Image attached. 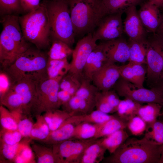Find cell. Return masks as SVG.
<instances>
[{"mask_svg":"<svg viewBox=\"0 0 163 163\" xmlns=\"http://www.w3.org/2000/svg\"><path fill=\"white\" fill-rule=\"evenodd\" d=\"M163 145V144H162ZM162 145L144 137L138 139L128 138L109 156L105 163H159Z\"/></svg>","mask_w":163,"mask_h":163,"instance_id":"cell-1","label":"cell"},{"mask_svg":"<svg viewBox=\"0 0 163 163\" xmlns=\"http://www.w3.org/2000/svg\"><path fill=\"white\" fill-rule=\"evenodd\" d=\"M21 28L25 40L42 50L50 45L51 36L49 19L46 3L36 9L19 17Z\"/></svg>","mask_w":163,"mask_h":163,"instance_id":"cell-2","label":"cell"},{"mask_svg":"<svg viewBox=\"0 0 163 163\" xmlns=\"http://www.w3.org/2000/svg\"><path fill=\"white\" fill-rule=\"evenodd\" d=\"M48 57L41 50L30 47L14 63L4 70L12 84L24 78L37 81L48 77L46 66Z\"/></svg>","mask_w":163,"mask_h":163,"instance_id":"cell-3","label":"cell"},{"mask_svg":"<svg viewBox=\"0 0 163 163\" xmlns=\"http://www.w3.org/2000/svg\"><path fill=\"white\" fill-rule=\"evenodd\" d=\"M75 35L93 33L106 16L100 0H68Z\"/></svg>","mask_w":163,"mask_h":163,"instance_id":"cell-4","label":"cell"},{"mask_svg":"<svg viewBox=\"0 0 163 163\" xmlns=\"http://www.w3.org/2000/svg\"><path fill=\"white\" fill-rule=\"evenodd\" d=\"M51 36L70 47L75 42V34L68 0H50L46 2Z\"/></svg>","mask_w":163,"mask_h":163,"instance_id":"cell-5","label":"cell"},{"mask_svg":"<svg viewBox=\"0 0 163 163\" xmlns=\"http://www.w3.org/2000/svg\"><path fill=\"white\" fill-rule=\"evenodd\" d=\"M61 79L47 77L37 82L35 99L31 110L35 116L41 115L43 112L59 109L61 106L57 95Z\"/></svg>","mask_w":163,"mask_h":163,"instance_id":"cell-6","label":"cell"},{"mask_svg":"<svg viewBox=\"0 0 163 163\" xmlns=\"http://www.w3.org/2000/svg\"><path fill=\"white\" fill-rule=\"evenodd\" d=\"M113 88L119 96L130 99L142 104L144 103L158 104L163 107V94L154 87L148 89L138 88L120 76Z\"/></svg>","mask_w":163,"mask_h":163,"instance_id":"cell-7","label":"cell"},{"mask_svg":"<svg viewBox=\"0 0 163 163\" xmlns=\"http://www.w3.org/2000/svg\"><path fill=\"white\" fill-rule=\"evenodd\" d=\"M96 42L93 37L92 33H88L78 41L73 50L68 73L81 81L83 78L84 68L90 54L97 44Z\"/></svg>","mask_w":163,"mask_h":163,"instance_id":"cell-8","label":"cell"},{"mask_svg":"<svg viewBox=\"0 0 163 163\" xmlns=\"http://www.w3.org/2000/svg\"><path fill=\"white\" fill-rule=\"evenodd\" d=\"M123 13L121 12L104 17L92 33L94 39L96 41H107L121 37L124 31L122 18Z\"/></svg>","mask_w":163,"mask_h":163,"instance_id":"cell-9","label":"cell"},{"mask_svg":"<svg viewBox=\"0 0 163 163\" xmlns=\"http://www.w3.org/2000/svg\"><path fill=\"white\" fill-rule=\"evenodd\" d=\"M126 17L123 22L124 32L129 40L145 42L147 40V32L139 16L136 6H131L125 11Z\"/></svg>","mask_w":163,"mask_h":163,"instance_id":"cell-10","label":"cell"},{"mask_svg":"<svg viewBox=\"0 0 163 163\" xmlns=\"http://www.w3.org/2000/svg\"><path fill=\"white\" fill-rule=\"evenodd\" d=\"M120 76L119 66L106 62L94 75L91 82L99 91H107L113 88Z\"/></svg>","mask_w":163,"mask_h":163,"instance_id":"cell-11","label":"cell"},{"mask_svg":"<svg viewBox=\"0 0 163 163\" xmlns=\"http://www.w3.org/2000/svg\"><path fill=\"white\" fill-rule=\"evenodd\" d=\"M147 41V77L149 82L157 83L162 79L163 57L158 48L148 40Z\"/></svg>","mask_w":163,"mask_h":163,"instance_id":"cell-12","label":"cell"},{"mask_svg":"<svg viewBox=\"0 0 163 163\" xmlns=\"http://www.w3.org/2000/svg\"><path fill=\"white\" fill-rule=\"evenodd\" d=\"M38 81L28 78L18 80L12 85L11 88L21 96L23 102V112L30 115L34 103Z\"/></svg>","mask_w":163,"mask_h":163,"instance_id":"cell-13","label":"cell"},{"mask_svg":"<svg viewBox=\"0 0 163 163\" xmlns=\"http://www.w3.org/2000/svg\"><path fill=\"white\" fill-rule=\"evenodd\" d=\"M0 22L3 29L14 41L22 53L30 47L23 35L19 17L14 14L2 15Z\"/></svg>","mask_w":163,"mask_h":163,"instance_id":"cell-14","label":"cell"},{"mask_svg":"<svg viewBox=\"0 0 163 163\" xmlns=\"http://www.w3.org/2000/svg\"><path fill=\"white\" fill-rule=\"evenodd\" d=\"M22 53L3 29L0 35V62L3 69L13 64Z\"/></svg>","mask_w":163,"mask_h":163,"instance_id":"cell-15","label":"cell"},{"mask_svg":"<svg viewBox=\"0 0 163 163\" xmlns=\"http://www.w3.org/2000/svg\"><path fill=\"white\" fill-rule=\"evenodd\" d=\"M106 62L105 41L97 44L90 54L83 72V78L91 82L94 75Z\"/></svg>","mask_w":163,"mask_h":163,"instance_id":"cell-16","label":"cell"},{"mask_svg":"<svg viewBox=\"0 0 163 163\" xmlns=\"http://www.w3.org/2000/svg\"><path fill=\"white\" fill-rule=\"evenodd\" d=\"M159 8L148 0L141 4L137 11L139 18L147 32L154 33L162 22Z\"/></svg>","mask_w":163,"mask_h":163,"instance_id":"cell-17","label":"cell"},{"mask_svg":"<svg viewBox=\"0 0 163 163\" xmlns=\"http://www.w3.org/2000/svg\"><path fill=\"white\" fill-rule=\"evenodd\" d=\"M107 62L124 63L128 61L129 47L128 42L121 37L105 41Z\"/></svg>","mask_w":163,"mask_h":163,"instance_id":"cell-18","label":"cell"},{"mask_svg":"<svg viewBox=\"0 0 163 163\" xmlns=\"http://www.w3.org/2000/svg\"><path fill=\"white\" fill-rule=\"evenodd\" d=\"M119 68L120 77L137 88L144 87L146 71L142 64L129 62L126 65L119 66Z\"/></svg>","mask_w":163,"mask_h":163,"instance_id":"cell-19","label":"cell"},{"mask_svg":"<svg viewBox=\"0 0 163 163\" xmlns=\"http://www.w3.org/2000/svg\"><path fill=\"white\" fill-rule=\"evenodd\" d=\"M113 116L96 110L89 113L73 116L65 122L71 123L75 126L82 122L101 124L111 119Z\"/></svg>","mask_w":163,"mask_h":163,"instance_id":"cell-20","label":"cell"},{"mask_svg":"<svg viewBox=\"0 0 163 163\" xmlns=\"http://www.w3.org/2000/svg\"><path fill=\"white\" fill-rule=\"evenodd\" d=\"M62 106L63 110L72 113L73 116L90 113L95 107L94 105L76 95Z\"/></svg>","mask_w":163,"mask_h":163,"instance_id":"cell-21","label":"cell"},{"mask_svg":"<svg viewBox=\"0 0 163 163\" xmlns=\"http://www.w3.org/2000/svg\"><path fill=\"white\" fill-rule=\"evenodd\" d=\"M70 68V64L67 59H48L46 71L48 78L62 79L68 73Z\"/></svg>","mask_w":163,"mask_h":163,"instance_id":"cell-22","label":"cell"},{"mask_svg":"<svg viewBox=\"0 0 163 163\" xmlns=\"http://www.w3.org/2000/svg\"><path fill=\"white\" fill-rule=\"evenodd\" d=\"M107 150L101 144V138L89 146L82 155L80 163H99L104 158Z\"/></svg>","mask_w":163,"mask_h":163,"instance_id":"cell-23","label":"cell"},{"mask_svg":"<svg viewBox=\"0 0 163 163\" xmlns=\"http://www.w3.org/2000/svg\"><path fill=\"white\" fill-rule=\"evenodd\" d=\"M163 107L160 104L149 103L142 105L139 109L137 115L140 117L146 123L147 127L152 125L158 118L162 115Z\"/></svg>","mask_w":163,"mask_h":163,"instance_id":"cell-24","label":"cell"},{"mask_svg":"<svg viewBox=\"0 0 163 163\" xmlns=\"http://www.w3.org/2000/svg\"><path fill=\"white\" fill-rule=\"evenodd\" d=\"M73 115L65 110L57 109L45 112L43 116L50 132L57 129L68 119Z\"/></svg>","mask_w":163,"mask_h":163,"instance_id":"cell-25","label":"cell"},{"mask_svg":"<svg viewBox=\"0 0 163 163\" xmlns=\"http://www.w3.org/2000/svg\"><path fill=\"white\" fill-rule=\"evenodd\" d=\"M75 125L64 122L57 129L50 132L47 138L43 142L52 145L72 138Z\"/></svg>","mask_w":163,"mask_h":163,"instance_id":"cell-26","label":"cell"},{"mask_svg":"<svg viewBox=\"0 0 163 163\" xmlns=\"http://www.w3.org/2000/svg\"><path fill=\"white\" fill-rule=\"evenodd\" d=\"M104 9L106 15L121 12H125L129 7L136 6L144 0H100Z\"/></svg>","mask_w":163,"mask_h":163,"instance_id":"cell-27","label":"cell"},{"mask_svg":"<svg viewBox=\"0 0 163 163\" xmlns=\"http://www.w3.org/2000/svg\"><path fill=\"white\" fill-rule=\"evenodd\" d=\"M128 43L129 47V62L140 64L146 63L147 40L145 42H139L129 40Z\"/></svg>","mask_w":163,"mask_h":163,"instance_id":"cell-28","label":"cell"},{"mask_svg":"<svg viewBox=\"0 0 163 163\" xmlns=\"http://www.w3.org/2000/svg\"><path fill=\"white\" fill-rule=\"evenodd\" d=\"M125 129L119 130L101 138V144L111 154L113 153L128 138Z\"/></svg>","mask_w":163,"mask_h":163,"instance_id":"cell-29","label":"cell"},{"mask_svg":"<svg viewBox=\"0 0 163 163\" xmlns=\"http://www.w3.org/2000/svg\"><path fill=\"white\" fill-rule=\"evenodd\" d=\"M127 122L120 118L117 114L102 124L94 138H102L121 129L127 127Z\"/></svg>","mask_w":163,"mask_h":163,"instance_id":"cell-30","label":"cell"},{"mask_svg":"<svg viewBox=\"0 0 163 163\" xmlns=\"http://www.w3.org/2000/svg\"><path fill=\"white\" fill-rule=\"evenodd\" d=\"M101 124L87 122L80 123L75 126L72 138L83 140L94 138Z\"/></svg>","mask_w":163,"mask_h":163,"instance_id":"cell-31","label":"cell"},{"mask_svg":"<svg viewBox=\"0 0 163 163\" xmlns=\"http://www.w3.org/2000/svg\"><path fill=\"white\" fill-rule=\"evenodd\" d=\"M142 105L130 99L125 98L120 101L117 107V115L128 123L131 119L137 115L138 110Z\"/></svg>","mask_w":163,"mask_h":163,"instance_id":"cell-32","label":"cell"},{"mask_svg":"<svg viewBox=\"0 0 163 163\" xmlns=\"http://www.w3.org/2000/svg\"><path fill=\"white\" fill-rule=\"evenodd\" d=\"M51 46L48 53V58L53 59H67L72 55L73 50L66 43L53 38Z\"/></svg>","mask_w":163,"mask_h":163,"instance_id":"cell-33","label":"cell"},{"mask_svg":"<svg viewBox=\"0 0 163 163\" xmlns=\"http://www.w3.org/2000/svg\"><path fill=\"white\" fill-rule=\"evenodd\" d=\"M35 117L36 121L34 124L29 138L31 140L43 142L48 137L50 130L43 115H38Z\"/></svg>","mask_w":163,"mask_h":163,"instance_id":"cell-34","label":"cell"},{"mask_svg":"<svg viewBox=\"0 0 163 163\" xmlns=\"http://www.w3.org/2000/svg\"><path fill=\"white\" fill-rule=\"evenodd\" d=\"M1 105L11 112L22 110L23 104L20 95L11 88L4 95L0 97Z\"/></svg>","mask_w":163,"mask_h":163,"instance_id":"cell-35","label":"cell"},{"mask_svg":"<svg viewBox=\"0 0 163 163\" xmlns=\"http://www.w3.org/2000/svg\"><path fill=\"white\" fill-rule=\"evenodd\" d=\"M31 147L37 158L38 163H59L52 148L33 143Z\"/></svg>","mask_w":163,"mask_h":163,"instance_id":"cell-36","label":"cell"},{"mask_svg":"<svg viewBox=\"0 0 163 163\" xmlns=\"http://www.w3.org/2000/svg\"><path fill=\"white\" fill-rule=\"evenodd\" d=\"M91 81L83 78L81 81V85L76 95L89 103L95 106V99L96 94L99 91Z\"/></svg>","mask_w":163,"mask_h":163,"instance_id":"cell-37","label":"cell"},{"mask_svg":"<svg viewBox=\"0 0 163 163\" xmlns=\"http://www.w3.org/2000/svg\"><path fill=\"white\" fill-rule=\"evenodd\" d=\"M17 122V130L24 137L29 138L34 123L28 115L19 110L11 112Z\"/></svg>","mask_w":163,"mask_h":163,"instance_id":"cell-38","label":"cell"},{"mask_svg":"<svg viewBox=\"0 0 163 163\" xmlns=\"http://www.w3.org/2000/svg\"><path fill=\"white\" fill-rule=\"evenodd\" d=\"M31 140L29 138L21 141V145L14 160L16 163H35L34 153L29 145Z\"/></svg>","mask_w":163,"mask_h":163,"instance_id":"cell-39","label":"cell"},{"mask_svg":"<svg viewBox=\"0 0 163 163\" xmlns=\"http://www.w3.org/2000/svg\"><path fill=\"white\" fill-rule=\"evenodd\" d=\"M145 136L157 144H163V120H157L147 127Z\"/></svg>","mask_w":163,"mask_h":163,"instance_id":"cell-40","label":"cell"},{"mask_svg":"<svg viewBox=\"0 0 163 163\" xmlns=\"http://www.w3.org/2000/svg\"><path fill=\"white\" fill-rule=\"evenodd\" d=\"M0 122L2 129L17 130V122L13 113L3 106H0Z\"/></svg>","mask_w":163,"mask_h":163,"instance_id":"cell-41","label":"cell"},{"mask_svg":"<svg viewBox=\"0 0 163 163\" xmlns=\"http://www.w3.org/2000/svg\"><path fill=\"white\" fill-rule=\"evenodd\" d=\"M80 85V80L68 73L61 79L59 84V89L67 91L73 96L75 94Z\"/></svg>","mask_w":163,"mask_h":163,"instance_id":"cell-42","label":"cell"},{"mask_svg":"<svg viewBox=\"0 0 163 163\" xmlns=\"http://www.w3.org/2000/svg\"><path fill=\"white\" fill-rule=\"evenodd\" d=\"M21 145V142L17 144L10 145L0 142V160L2 162H14Z\"/></svg>","mask_w":163,"mask_h":163,"instance_id":"cell-43","label":"cell"},{"mask_svg":"<svg viewBox=\"0 0 163 163\" xmlns=\"http://www.w3.org/2000/svg\"><path fill=\"white\" fill-rule=\"evenodd\" d=\"M0 10L2 15L13 14L22 10L20 0H0Z\"/></svg>","mask_w":163,"mask_h":163,"instance_id":"cell-44","label":"cell"},{"mask_svg":"<svg viewBox=\"0 0 163 163\" xmlns=\"http://www.w3.org/2000/svg\"><path fill=\"white\" fill-rule=\"evenodd\" d=\"M23 137L17 130H8L1 129L0 131V142L8 145H13L19 143Z\"/></svg>","mask_w":163,"mask_h":163,"instance_id":"cell-45","label":"cell"},{"mask_svg":"<svg viewBox=\"0 0 163 163\" xmlns=\"http://www.w3.org/2000/svg\"><path fill=\"white\" fill-rule=\"evenodd\" d=\"M127 127L132 134L139 136L146 131L147 124L142 118L136 115L128 121Z\"/></svg>","mask_w":163,"mask_h":163,"instance_id":"cell-46","label":"cell"},{"mask_svg":"<svg viewBox=\"0 0 163 163\" xmlns=\"http://www.w3.org/2000/svg\"><path fill=\"white\" fill-rule=\"evenodd\" d=\"M95 107L96 110L107 114L116 112L115 109L104 98L100 91L97 92L96 95Z\"/></svg>","mask_w":163,"mask_h":163,"instance_id":"cell-47","label":"cell"},{"mask_svg":"<svg viewBox=\"0 0 163 163\" xmlns=\"http://www.w3.org/2000/svg\"><path fill=\"white\" fill-rule=\"evenodd\" d=\"M150 37L148 40L155 45L159 50L163 57V25L161 24L156 31ZM163 79V73L162 79Z\"/></svg>","mask_w":163,"mask_h":163,"instance_id":"cell-48","label":"cell"},{"mask_svg":"<svg viewBox=\"0 0 163 163\" xmlns=\"http://www.w3.org/2000/svg\"><path fill=\"white\" fill-rule=\"evenodd\" d=\"M12 83L11 79L3 69L0 72V97L7 92L11 89Z\"/></svg>","mask_w":163,"mask_h":163,"instance_id":"cell-49","label":"cell"},{"mask_svg":"<svg viewBox=\"0 0 163 163\" xmlns=\"http://www.w3.org/2000/svg\"><path fill=\"white\" fill-rule=\"evenodd\" d=\"M104 97L109 104L117 112L118 105L121 101L119 95L114 90H111L101 91Z\"/></svg>","mask_w":163,"mask_h":163,"instance_id":"cell-50","label":"cell"},{"mask_svg":"<svg viewBox=\"0 0 163 163\" xmlns=\"http://www.w3.org/2000/svg\"><path fill=\"white\" fill-rule=\"evenodd\" d=\"M40 0H20L22 10L29 13L38 8Z\"/></svg>","mask_w":163,"mask_h":163,"instance_id":"cell-51","label":"cell"},{"mask_svg":"<svg viewBox=\"0 0 163 163\" xmlns=\"http://www.w3.org/2000/svg\"><path fill=\"white\" fill-rule=\"evenodd\" d=\"M57 96L59 101L62 106L67 102L73 96L67 91L59 89Z\"/></svg>","mask_w":163,"mask_h":163,"instance_id":"cell-52","label":"cell"},{"mask_svg":"<svg viewBox=\"0 0 163 163\" xmlns=\"http://www.w3.org/2000/svg\"><path fill=\"white\" fill-rule=\"evenodd\" d=\"M151 3L155 5L159 9H163V0H148Z\"/></svg>","mask_w":163,"mask_h":163,"instance_id":"cell-53","label":"cell"},{"mask_svg":"<svg viewBox=\"0 0 163 163\" xmlns=\"http://www.w3.org/2000/svg\"><path fill=\"white\" fill-rule=\"evenodd\" d=\"M155 88L163 94V82L160 85Z\"/></svg>","mask_w":163,"mask_h":163,"instance_id":"cell-54","label":"cell"},{"mask_svg":"<svg viewBox=\"0 0 163 163\" xmlns=\"http://www.w3.org/2000/svg\"><path fill=\"white\" fill-rule=\"evenodd\" d=\"M159 163H163V144L162 146L161 155Z\"/></svg>","mask_w":163,"mask_h":163,"instance_id":"cell-55","label":"cell"},{"mask_svg":"<svg viewBox=\"0 0 163 163\" xmlns=\"http://www.w3.org/2000/svg\"><path fill=\"white\" fill-rule=\"evenodd\" d=\"M161 16H162V22H161V23H162V25H163V11L162 14L161 15Z\"/></svg>","mask_w":163,"mask_h":163,"instance_id":"cell-56","label":"cell"},{"mask_svg":"<svg viewBox=\"0 0 163 163\" xmlns=\"http://www.w3.org/2000/svg\"><path fill=\"white\" fill-rule=\"evenodd\" d=\"M161 117H162L163 118V115H162Z\"/></svg>","mask_w":163,"mask_h":163,"instance_id":"cell-57","label":"cell"}]
</instances>
